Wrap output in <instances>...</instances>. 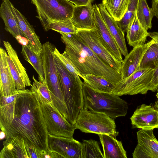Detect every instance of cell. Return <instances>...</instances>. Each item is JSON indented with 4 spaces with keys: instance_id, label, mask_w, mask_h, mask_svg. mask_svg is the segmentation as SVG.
I'll list each match as a JSON object with an SVG mask.
<instances>
[{
    "instance_id": "d590c367",
    "label": "cell",
    "mask_w": 158,
    "mask_h": 158,
    "mask_svg": "<svg viewBox=\"0 0 158 158\" xmlns=\"http://www.w3.org/2000/svg\"><path fill=\"white\" fill-rule=\"evenodd\" d=\"M41 158H63L58 153L48 149L41 151Z\"/></svg>"
},
{
    "instance_id": "5b68a950",
    "label": "cell",
    "mask_w": 158,
    "mask_h": 158,
    "mask_svg": "<svg viewBox=\"0 0 158 158\" xmlns=\"http://www.w3.org/2000/svg\"><path fill=\"white\" fill-rule=\"evenodd\" d=\"M55 46L48 41L43 44L40 54L44 74V82L48 86L54 106L56 110L68 121L67 108L61 89L55 64L54 51Z\"/></svg>"
},
{
    "instance_id": "4316f807",
    "label": "cell",
    "mask_w": 158,
    "mask_h": 158,
    "mask_svg": "<svg viewBox=\"0 0 158 158\" xmlns=\"http://www.w3.org/2000/svg\"><path fill=\"white\" fill-rule=\"evenodd\" d=\"M21 53L24 59L33 67L38 75L39 81L44 82V74L41 56L36 54L28 45H23Z\"/></svg>"
},
{
    "instance_id": "9a60e30c",
    "label": "cell",
    "mask_w": 158,
    "mask_h": 158,
    "mask_svg": "<svg viewBox=\"0 0 158 158\" xmlns=\"http://www.w3.org/2000/svg\"><path fill=\"white\" fill-rule=\"evenodd\" d=\"M130 119L136 128L145 130L158 128V110L152 106L143 104L139 106Z\"/></svg>"
},
{
    "instance_id": "74e56055",
    "label": "cell",
    "mask_w": 158,
    "mask_h": 158,
    "mask_svg": "<svg viewBox=\"0 0 158 158\" xmlns=\"http://www.w3.org/2000/svg\"><path fill=\"white\" fill-rule=\"evenodd\" d=\"M153 10L154 16L158 19V0H152V7Z\"/></svg>"
},
{
    "instance_id": "ffe728a7",
    "label": "cell",
    "mask_w": 158,
    "mask_h": 158,
    "mask_svg": "<svg viewBox=\"0 0 158 158\" xmlns=\"http://www.w3.org/2000/svg\"><path fill=\"white\" fill-rule=\"evenodd\" d=\"M101 15L113 37L122 55L124 56L128 54L125 39L124 33L115 21L110 15L102 3L98 5Z\"/></svg>"
},
{
    "instance_id": "3957f363",
    "label": "cell",
    "mask_w": 158,
    "mask_h": 158,
    "mask_svg": "<svg viewBox=\"0 0 158 158\" xmlns=\"http://www.w3.org/2000/svg\"><path fill=\"white\" fill-rule=\"evenodd\" d=\"M54 61L67 108L68 121L75 125L84 106L83 82L80 77H75L70 73L55 55Z\"/></svg>"
},
{
    "instance_id": "484cf974",
    "label": "cell",
    "mask_w": 158,
    "mask_h": 158,
    "mask_svg": "<svg viewBox=\"0 0 158 158\" xmlns=\"http://www.w3.org/2000/svg\"><path fill=\"white\" fill-rule=\"evenodd\" d=\"M84 82L94 90L102 93H111L115 85L103 77L92 74H88L81 77Z\"/></svg>"
},
{
    "instance_id": "5bb4252c",
    "label": "cell",
    "mask_w": 158,
    "mask_h": 158,
    "mask_svg": "<svg viewBox=\"0 0 158 158\" xmlns=\"http://www.w3.org/2000/svg\"><path fill=\"white\" fill-rule=\"evenodd\" d=\"M137 144L132 153L133 158H158V140L153 129H140L137 132Z\"/></svg>"
},
{
    "instance_id": "cb8c5ba5",
    "label": "cell",
    "mask_w": 158,
    "mask_h": 158,
    "mask_svg": "<svg viewBox=\"0 0 158 158\" xmlns=\"http://www.w3.org/2000/svg\"><path fill=\"white\" fill-rule=\"evenodd\" d=\"M126 32L128 44L133 47L145 44L147 37L149 36V32L140 23L136 15Z\"/></svg>"
},
{
    "instance_id": "9c48e42d",
    "label": "cell",
    "mask_w": 158,
    "mask_h": 158,
    "mask_svg": "<svg viewBox=\"0 0 158 158\" xmlns=\"http://www.w3.org/2000/svg\"><path fill=\"white\" fill-rule=\"evenodd\" d=\"M155 71L151 68L136 71L127 78L122 79L111 94L119 96L146 94L150 90V83Z\"/></svg>"
},
{
    "instance_id": "e575fe53",
    "label": "cell",
    "mask_w": 158,
    "mask_h": 158,
    "mask_svg": "<svg viewBox=\"0 0 158 158\" xmlns=\"http://www.w3.org/2000/svg\"><path fill=\"white\" fill-rule=\"evenodd\" d=\"M150 90L158 92V67L155 69L150 83Z\"/></svg>"
},
{
    "instance_id": "8fae6325",
    "label": "cell",
    "mask_w": 158,
    "mask_h": 158,
    "mask_svg": "<svg viewBox=\"0 0 158 158\" xmlns=\"http://www.w3.org/2000/svg\"><path fill=\"white\" fill-rule=\"evenodd\" d=\"M5 139L0 158H41V151L23 139L13 137Z\"/></svg>"
},
{
    "instance_id": "6da1fadb",
    "label": "cell",
    "mask_w": 158,
    "mask_h": 158,
    "mask_svg": "<svg viewBox=\"0 0 158 158\" xmlns=\"http://www.w3.org/2000/svg\"><path fill=\"white\" fill-rule=\"evenodd\" d=\"M1 131L6 138H21L41 151L48 149L44 120L39 101L30 90L18 89L13 116Z\"/></svg>"
},
{
    "instance_id": "52a82bcc",
    "label": "cell",
    "mask_w": 158,
    "mask_h": 158,
    "mask_svg": "<svg viewBox=\"0 0 158 158\" xmlns=\"http://www.w3.org/2000/svg\"><path fill=\"white\" fill-rule=\"evenodd\" d=\"M44 30L48 31L52 22L71 19L75 5L66 0H31Z\"/></svg>"
},
{
    "instance_id": "7bdbcfd3",
    "label": "cell",
    "mask_w": 158,
    "mask_h": 158,
    "mask_svg": "<svg viewBox=\"0 0 158 158\" xmlns=\"http://www.w3.org/2000/svg\"><path fill=\"white\" fill-rule=\"evenodd\" d=\"M105 0H102V2L104 1Z\"/></svg>"
},
{
    "instance_id": "f35d334b",
    "label": "cell",
    "mask_w": 158,
    "mask_h": 158,
    "mask_svg": "<svg viewBox=\"0 0 158 158\" xmlns=\"http://www.w3.org/2000/svg\"><path fill=\"white\" fill-rule=\"evenodd\" d=\"M149 36L155 42V43L158 46V32H149Z\"/></svg>"
},
{
    "instance_id": "603a6c76",
    "label": "cell",
    "mask_w": 158,
    "mask_h": 158,
    "mask_svg": "<svg viewBox=\"0 0 158 158\" xmlns=\"http://www.w3.org/2000/svg\"><path fill=\"white\" fill-rule=\"evenodd\" d=\"M103 149L104 158H127L121 141L105 134H98Z\"/></svg>"
},
{
    "instance_id": "f1b7e54d",
    "label": "cell",
    "mask_w": 158,
    "mask_h": 158,
    "mask_svg": "<svg viewBox=\"0 0 158 158\" xmlns=\"http://www.w3.org/2000/svg\"><path fill=\"white\" fill-rule=\"evenodd\" d=\"M136 15L145 29L148 31L151 29L152 21L154 14L152 8L149 7L146 0H139Z\"/></svg>"
},
{
    "instance_id": "2e32d148",
    "label": "cell",
    "mask_w": 158,
    "mask_h": 158,
    "mask_svg": "<svg viewBox=\"0 0 158 158\" xmlns=\"http://www.w3.org/2000/svg\"><path fill=\"white\" fill-rule=\"evenodd\" d=\"M155 42L152 40L145 44L137 45L125 56L122 63L121 73L122 79L128 77L138 70L139 65L148 48Z\"/></svg>"
},
{
    "instance_id": "8d00e7d4",
    "label": "cell",
    "mask_w": 158,
    "mask_h": 158,
    "mask_svg": "<svg viewBox=\"0 0 158 158\" xmlns=\"http://www.w3.org/2000/svg\"><path fill=\"white\" fill-rule=\"evenodd\" d=\"M76 6H82L91 4L94 0H66Z\"/></svg>"
},
{
    "instance_id": "7402d4cb",
    "label": "cell",
    "mask_w": 158,
    "mask_h": 158,
    "mask_svg": "<svg viewBox=\"0 0 158 158\" xmlns=\"http://www.w3.org/2000/svg\"><path fill=\"white\" fill-rule=\"evenodd\" d=\"M13 4L9 0H2L0 16L5 25V29L18 40L24 36L12 10Z\"/></svg>"
},
{
    "instance_id": "b9f144b4",
    "label": "cell",
    "mask_w": 158,
    "mask_h": 158,
    "mask_svg": "<svg viewBox=\"0 0 158 158\" xmlns=\"http://www.w3.org/2000/svg\"><path fill=\"white\" fill-rule=\"evenodd\" d=\"M156 96L157 99V100L158 101V92H157V93H156Z\"/></svg>"
},
{
    "instance_id": "d6986e66",
    "label": "cell",
    "mask_w": 158,
    "mask_h": 158,
    "mask_svg": "<svg viewBox=\"0 0 158 158\" xmlns=\"http://www.w3.org/2000/svg\"><path fill=\"white\" fill-rule=\"evenodd\" d=\"M7 56V52L3 48H0V95L6 97L12 95L17 89L8 63Z\"/></svg>"
},
{
    "instance_id": "836d02e7",
    "label": "cell",
    "mask_w": 158,
    "mask_h": 158,
    "mask_svg": "<svg viewBox=\"0 0 158 158\" xmlns=\"http://www.w3.org/2000/svg\"><path fill=\"white\" fill-rule=\"evenodd\" d=\"M139 0H130L128 9L123 17L130 23L133 21L136 15Z\"/></svg>"
},
{
    "instance_id": "1f68e13d",
    "label": "cell",
    "mask_w": 158,
    "mask_h": 158,
    "mask_svg": "<svg viewBox=\"0 0 158 158\" xmlns=\"http://www.w3.org/2000/svg\"><path fill=\"white\" fill-rule=\"evenodd\" d=\"M49 30H52L60 33L75 34L77 29L74 26L70 19L65 21L51 22L49 25Z\"/></svg>"
},
{
    "instance_id": "277c9868",
    "label": "cell",
    "mask_w": 158,
    "mask_h": 158,
    "mask_svg": "<svg viewBox=\"0 0 158 158\" xmlns=\"http://www.w3.org/2000/svg\"><path fill=\"white\" fill-rule=\"evenodd\" d=\"M83 94V108L90 111L103 113L114 119L127 114V103L118 95L95 91L84 82Z\"/></svg>"
},
{
    "instance_id": "f546056e",
    "label": "cell",
    "mask_w": 158,
    "mask_h": 158,
    "mask_svg": "<svg viewBox=\"0 0 158 158\" xmlns=\"http://www.w3.org/2000/svg\"><path fill=\"white\" fill-rule=\"evenodd\" d=\"M158 67V46L154 43L147 50L139 64L138 70L151 68L156 69Z\"/></svg>"
},
{
    "instance_id": "ee69618b",
    "label": "cell",
    "mask_w": 158,
    "mask_h": 158,
    "mask_svg": "<svg viewBox=\"0 0 158 158\" xmlns=\"http://www.w3.org/2000/svg\"></svg>"
},
{
    "instance_id": "7c38bea8",
    "label": "cell",
    "mask_w": 158,
    "mask_h": 158,
    "mask_svg": "<svg viewBox=\"0 0 158 158\" xmlns=\"http://www.w3.org/2000/svg\"><path fill=\"white\" fill-rule=\"evenodd\" d=\"M48 149L61 155L63 158H82V143L73 138L48 135Z\"/></svg>"
},
{
    "instance_id": "4dcf8cb0",
    "label": "cell",
    "mask_w": 158,
    "mask_h": 158,
    "mask_svg": "<svg viewBox=\"0 0 158 158\" xmlns=\"http://www.w3.org/2000/svg\"><path fill=\"white\" fill-rule=\"evenodd\" d=\"M82 141V158H104L98 142L92 139Z\"/></svg>"
},
{
    "instance_id": "ab89813d",
    "label": "cell",
    "mask_w": 158,
    "mask_h": 158,
    "mask_svg": "<svg viewBox=\"0 0 158 158\" xmlns=\"http://www.w3.org/2000/svg\"><path fill=\"white\" fill-rule=\"evenodd\" d=\"M6 137V133L1 131L0 132V139L1 140H2L4 139H5Z\"/></svg>"
},
{
    "instance_id": "60d3db41",
    "label": "cell",
    "mask_w": 158,
    "mask_h": 158,
    "mask_svg": "<svg viewBox=\"0 0 158 158\" xmlns=\"http://www.w3.org/2000/svg\"><path fill=\"white\" fill-rule=\"evenodd\" d=\"M155 106L156 107V108L158 110V100H156L155 102Z\"/></svg>"
},
{
    "instance_id": "ba28073f",
    "label": "cell",
    "mask_w": 158,
    "mask_h": 158,
    "mask_svg": "<svg viewBox=\"0 0 158 158\" xmlns=\"http://www.w3.org/2000/svg\"><path fill=\"white\" fill-rule=\"evenodd\" d=\"M76 129L85 133L105 134L115 138L118 134L114 119L102 113L82 108L75 124Z\"/></svg>"
},
{
    "instance_id": "ac0fdd59",
    "label": "cell",
    "mask_w": 158,
    "mask_h": 158,
    "mask_svg": "<svg viewBox=\"0 0 158 158\" xmlns=\"http://www.w3.org/2000/svg\"><path fill=\"white\" fill-rule=\"evenodd\" d=\"M12 10L21 31L28 40L27 44L36 54L40 56L43 45L40 42V37L36 34L27 19L13 5Z\"/></svg>"
},
{
    "instance_id": "44dd1931",
    "label": "cell",
    "mask_w": 158,
    "mask_h": 158,
    "mask_svg": "<svg viewBox=\"0 0 158 158\" xmlns=\"http://www.w3.org/2000/svg\"><path fill=\"white\" fill-rule=\"evenodd\" d=\"M70 19L77 29L95 28L93 5L90 4L82 6H75Z\"/></svg>"
},
{
    "instance_id": "83f0119b",
    "label": "cell",
    "mask_w": 158,
    "mask_h": 158,
    "mask_svg": "<svg viewBox=\"0 0 158 158\" xmlns=\"http://www.w3.org/2000/svg\"><path fill=\"white\" fill-rule=\"evenodd\" d=\"M129 1L130 0H105L102 3L112 17L118 21L127 12Z\"/></svg>"
},
{
    "instance_id": "d6a6232c",
    "label": "cell",
    "mask_w": 158,
    "mask_h": 158,
    "mask_svg": "<svg viewBox=\"0 0 158 158\" xmlns=\"http://www.w3.org/2000/svg\"><path fill=\"white\" fill-rule=\"evenodd\" d=\"M32 78L34 81L32 84L35 85L42 96L50 103L53 108H55L53 106L51 95L47 84L45 82L38 81L34 76L32 77Z\"/></svg>"
},
{
    "instance_id": "4fadbf2b",
    "label": "cell",
    "mask_w": 158,
    "mask_h": 158,
    "mask_svg": "<svg viewBox=\"0 0 158 158\" xmlns=\"http://www.w3.org/2000/svg\"><path fill=\"white\" fill-rule=\"evenodd\" d=\"M3 43L7 53V58L17 89L23 90L32 85L25 68L20 61L15 50L8 41Z\"/></svg>"
},
{
    "instance_id": "e0dca14e",
    "label": "cell",
    "mask_w": 158,
    "mask_h": 158,
    "mask_svg": "<svg viewBox=\"0 0 158 158\" xmlns=\"http://www.w3.org/2000/svg\"><path fill=\"white\" fill-rule=\"evenodd\" d=\"M93 6L95 28L111 53L122 63V54L101 15L98 5L94 4Z\"/></svg>"
},
{
    "instance_id": "8992f818",
    "label": "cell",
    "mask_w": 158,
    "mask_h": 158,
    "mask_svg": "<svg viewBox=\"0 0 158 158\" xmlns=\"http://www.w3.org/2000/svg\"><path fill=\"white\" fill-rule=\"evenodd\" d=\"M30 90L38 99L49 135L68 138H73L75 125L70 123L64 118L44 98L35 85L32 84Z\"/></svg>"
},
{
    "instance_id": "30bf717a",
    "label": "cell",
    "mask_w": 158,
    "mask_h": 158,
    "mask_svg": "<svg viewBox=\"0 0 158 158\" xmlns=\"http://www.w3.org/2000/svg\"><path fill=\"white\" fill-rule=\"evenodd\" d=\"M77 33L98 57L121 73L122 63L118 61L111 53L96 28L77 29Z\"/></svg>"
},
{
    "instance_id": "d4e9b609",
    "label": "cell",
    "mask_w": 158,
    "mask_h": 158,
    "mask_svg": "<svg viewBox=\"0 0 158 158\" xmlns=\"http://www.w3.org/2000/svg\"><path fill=\"white\" fill-rule=\"evenodd\" d=\"M18 89L12 95L4 96L0 95V127L1 130L10 123L14 112L15 99Z\"/></svg>"
},
{
    "instance_id": "7a4b0ae2",
    "label": "cell",
    "mask_w": 158,
    "mask_h": 158,
    "mask_svg": "<svg viewBox=\"0 0 158 158\" xmlns=\"http://www.w3.org/2000/svg\"><path fill=\"white\" fill-rule=\"evenodd\" d=\"M60 33L65 45L64 52L80 77L88 74L100 76L115 85L122 79V74L95 54L77 33Z\"/></svg>"
}]
</instances>
